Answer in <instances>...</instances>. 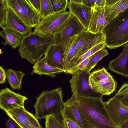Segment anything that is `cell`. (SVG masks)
Returning a JSON list of instances; mask_svg holds the SVG:
<instances>
[{
	"mask_svg": "<svg viewBox=\"0 0 128 128\" xmlns=\"http://www.w3.org/2000/svg\"><path fill=\"white\" fill-rule=\"evenodd\" d=\"M27 114L32 128H41L38 119L33 114L28 112Z\"/></svg>",
	"mask_w": 128,
	"mask_h": 128,
	"instance_id": "d6a6232c",
	"label": "cell"
},
{
	"mask_svg": "<svg viewBox=\"0 0 128 128\" xmlns=\"http://www.w3.org/2000/svg\"><path fill=\"white\" fill-rule=\"evenodd\" d=\"M128 8V0H106V12L109 23Z\"/></svg>",
	"mask_w": 128,
	"mask_h": 128,
	"instance_id": "2e32d148",
	"label": "cell"
},
{
	"mask_svg": "<svg viewBox=\"0 0 128 128\" xmlns=\"http://www.w3.org/2000/svg\"><path fill=\"white\" fill-rule=\"evenodd\" d=\"M45 125L46 128H60L55 116L51 115L46 118Z\"/></svg>",
	"mask_w": 128,
	"mask_h": 128,
	"instance_id": "1f68e13d",
	"label": "cell"
},
{
	"mask_svg": "<svg viewBox=\"0 0 128 128\" xmlns=\"http://www.w3.org/2000/svg\"><path fill=\"white\" fill-rule=\"evenodd\" d=\"M106 47L104 42L101 43L94 47L82 56L74 58L69 64L66 72L68 73L74 68L79 64L86 59L90 58L94 54Z\"/></svg>",
	"mask_w": 128,
	"mask_h": 128,
	"instance_id": "cb8c5ba5",
	"label": "cell"
},
{
	"mask_svg": "<svg viewBox=\"0 0 128 128\" xmlns=\"http://www.w3.org/2000/svg\"><path fill=\"white\" fill-rule=\"evenodd\" d=\"M6 75L8 82L12 89H21L22 79L25 75L24 72L21 71L8 69L6 72Z\"/></svg>",
	"mask_w": 128,
	"mask_h": 128,
	"instance_id": "d4e9b609",
	"label": "cell"
},
{
	"mask_svg": "<svg viewBox=\"0 0 128 128\" xmlns=\"http://www.w3.org/2000/svg\"><path fill=\"white\" fill-rule=\"evenodd\" d=\"M6 26L15 30L24 36L32 32V28L25 24L8 7L6 12Z\"/></svg>",
	"mask_w": 128,
	"mask_h": 128,
	"instance_id": "e0dca14e",
	"label": "cell"
},
{
	"mask_svg": "<svg viewBox=\"0 0 128 128\" xmlns=\"http://www.w3.org/2000/svg\"><path fill=\"white\" fill-rule=\"evenodd\" d=\"M90 73L85 68L78 71L72 75L70 82L73 92L72 96L74 98H97L102 96L94 91L90 86L89 78Z\"/></svg>",
	"mask_w": 128,
	"mask_h": 128,
	"instance_id": "52a82bcc",
	"label": "cell"
},
{
	"mask_svg": "<svg viewBox=\"0 0 128 128\" xmlns=\"http://www.w3.org/2000/svg\"><path fill=\"white\" fill-rule=\"evenodd\" d=\"M6 125L7 128H22L10 118L6 122Z\"/></svg>",
	"mask_w": 128,
	"mask_h": 128,
	"instance_id": "74e56055",
	"label": "cell"
},
{
	"mask_svg": "<svg viewBox=\"0 0 128 128\" xmlns=\"http://www.w3.org/2000/svg\"><path fill=\"white\" fill-rule=\"evenodd\" d=\"M91 16L88 30L96 34L102 32L109 23L106 12V6L91 8Z\"/></svg>",
	"mask_w": 128,
	"mask_h": 128,
	"instance_id": "7c38bea8",
	"label": "cell"
},
{
	"mask_svg": "<svg viewBox=\"0 0 128 128\" xmlns=\"http://www.w3.org/2000/svg\"><path fill=\"white\" fill-rule=\"evenodd\" d=\"M122 52L116 58L111 61L108 68L111 70L128 78V44L123 46Z\"/></svg>",
	"mask_w": 128,
	"mask_h": 128,
	"instance_id": "9a60e30c",
	"label": "cell"
},
{
	"mask_svg": "<svg viewBox=\"0 0 128 128\" xmlns=\"http://www.w3.org/2000/svg\"><path fill=\"white\" fill-rule=\"evenodd\" d=\"M44 58L47 64L60 70L64 72V53L61 45L54 44L52 45Z\"/></svg>",
	"mask_w": 128,
	"mask_h": 128,
	"instance_id": "5bb4252c",
	"label": "cell"
},
{
	"mask_svg": "<svg viewBox=\"0 0 128 128\" xmlns=\"http://www.w3.org/2000/svg\"><path fill=\"white\" fill-rule=\"evenodd\" d=\"M8 7L26 25L32 28L18 0H6Z\"/></svg>",
	"mask_w": 128,
	"mask_h": 128,
	"instance_id": "484cf974",
	"label": "cell"
},
{
	"mask_svg": "<svg viewBox=\"0 0 128 128\" xmlns=\"http://www.w3.org/2000/svg\"><path fill=\"white\" fill-rule=\"evenodd\" d=\"M86 30L77 18L72 14L67 22L58 33L55 34L54 44L61 45L71 38L78 35Z\"/></svg>",
	"mask_w": 128,
	"mask_h": 128,
	"instance_id": "9c48e42d",
	"label": "cell"
},
{
	"mask_svg": "<svg viewBox=\"0 0 128 128\" xmlns=\"http://www.w3.org/2000/svg\"><path fill=\"white\" fill-rule=\"evenodd\" d=\"M0 26L2 29L6 27V16L8 8L6 0H0Z\"/></svg>",
	"mask_w": 128,
	"mask_h": 128,
	"instance_id": "4dcf8cb0",
	"label": "cell"
},
{
	"mask_svg": "<svg viewBox=\"0 0 128 128\" xmlns=\"http://www.w3.org/2000/svg\"><path fill=\"white\" fill-rule=\"evenodd\" d=\"M103 96L76 98L75 102L78 110L91 120L97 128H117L102 101Z\"/></svg>",
	"mask_w": 128,
	"mask_h": 128,
	"instance_id": "6da1fadb",
	"label": "cell"
},
{
	"mask_svg": "<svg viewBox=\"0 0 128 128\" xmlns=\"http://www.w3.org/2000/svg\"><path fill=\"white\" fill-rule=\"evenodd\" d=\"M32 75L35 74L40 76L44 75L55 77L56 74L64 72L62 70L53 68L47 64L44 58H41L34 64L33 68Z\"/></svg>",
	"mask_w": 128,
	"mask_h": 128,
	"instance_id": "44dd1931",
	"label": "cell"
},
{
	"mask_svg": "<svg viewBox=\"0 0 128 128\" xmlns=\"http://www.w3.org/2000/svg\"><path fill=\"white\" fill-rule=\"evenodd\" d=\"M52 6L55 13L66 10L69 2L67 0H51Z\"/></svg>",
	"mask_w": 128,
	"mask_h": 128,
	"instance_id": "f546056e",
	"label": "cell"
},
{
	"mask_svg": "<svg viewBox=\"0 0 128 128\" xmlns=\"http://www.w3.org/2000/svg\"><path fill=\"white\" fill-rule=\"evenodd\" d=\"M106 47L111 50L128 43V8L110 22L102 32Z\"/></svg>",
	"mask_w": 128,
	"mask_h": 128,
	"instance_id": "3957f363",
	"label": "cell"
},
{
	"mask_svg": "<svg viewBox=\"0 0 128 128\" xmlns=\"http://www.w3.org/2000/svg\"><path fill=\"white\" fill-rule=\"evenodd\" d=\"M72 15L66 10L55 13L41 20L33 32L41 36L55 35L61 30Z\"/></svg>",
	"mask_w": 128,
	"mask_h": 128,
	"instance_id": "5b68a950",
	"label": "cell"
},
{
	"mask_svg": "<svg viewBox=\"0 0 128 128\" xmlns=\"http://www.w3.org/2000/svg\"><path fill=\"white\" fill-rule=\"evenodd\" d=\"M89 82L94 91L103 96H109L115 91L118 84L113 77L104 68L90 73Z\"/></svg>",
	"mask_w": 128,
	"mask_h": 128,
	"instance_id": "8992f818",
	"label": "cell"
},
{
	"mask_svg": "<svg viewBox=\"0 0 128 128\" xmlns=\"http://www.w3.org/2000/svg\"><path fill=\"white\" fill-rule=\"evenodd\" d=\"M0 32V36L5 41L4 45H9L13 48L19 47L24 36L14 29L6 27Z\"/></svg>",
	"mask_w": 128,
	"mask_h": 128,
	"instance_id": "ac0fdd59",
	"label": "cell"
},
{
	"mask_svg": "<svg viewBox=\"0 0 128 128\" xmlns=\"http://www.w3.org/2000/svg\"><path fill=\"white\" fill-rule=\"evenodd\" d=\"M32 28L36 27L41 20L40 14L27 0H18Z\"/></svg>",
	"mask_w": 128,
	"mask_h": 128,
	"instance_id": "603a6c76",
	"label": "cell"
},
{
	"mask_svg": "<svg viewBox=\"0 0 128 128\" xmlns=\"http://www.w3.org/2000/svg\"><path fill=\"white\" fill-rule=\"evenodd\" d=\"M4 54V52H3V51L1 49H0V55H1V54Z\"/></svg>",
	"mask_w": 128,
	"mask_h": 128,
	"instance_id": "60d3db41",
	"label": "cell"
},
{
	"mask_svg": "<svg viewBox=\"0 0 128 128\" xmlns=\"http://www.w3.org/2000/svg\"><path fill=\"white\" fill-rule=\"evenodd\" d=\"M41 4L40 15L41 20L55 13L51 0H41Z\"/></svg>",
	"mask_w": 128,
	"mask_h": 128,
	"instance_id": "83f0119b",
	"label": "cell"
},
{
	"mask_svg": "<svg viewBox=\"0 0 128 128\" xmlns=\"http://www.w3.org/2000/svg\"><path fill=\"white\" fill-rule=\"evenodd\" d=\"M54 35L41 36L33 32L24 36L19 47V55L32 64L45 55L50 47L54 44Z\"/></svg>",
	"mask_w": 128,
	"mask_h": 128,
	"instance_id": "7a4b0ae2",
	"label": "cell"
},
{
	"mask_svg": "<svg viewBox=\"0 0 128 128\" xmlns=\"http://www.w3.org/2000/svg\"><path fill=\"white\" fill-rule=\"evenodd\" d=\"M108 54V50L105 48L96 52L90 57L88 64L86 69L88 72L91 70L97 65L98 62L104 57Z\"/></svg>",
	"mask_w": 128,
	"mask_h": 128,
	"instance_id": "4316f807",
	"label": "cell"
},
{
	"mask_svg": "<svg viewBox=\"0 0 128 128\" xmlns=\"http://www.w3.org/2000/svg\"><path fill=\"white\" fill-rule=\"evenodd\" d=\"M64 121L69 128H80L76 123L70 118H64Z\"/></svg>",
	"mask_w": 128,
	"mask_h": 128,
	"instance_id": "f35d334b",
	"label": "cell"
},
{
	"mask_svg": "<svg viewBox=\"0 0 128 128\" xmlns=\"http://www.w3.org/2000/svg\"><path fill=\"white\" fill-rule=\"evenodd\" d=\"M41 128H42V126L41 127Z\"/></svg>",
	"mask_w": 128,
	"mask_h": 128,
	"instance_id": "b9f144b4",
	"label": "cell"
},
{
	"mask_svg": "<svg viewBox=\"0 0 128 128\" xmlns=\"http://www.w3.org/2000/svg\"><path fill=\"white\" fill-rule=\"evenodd\" d=\"M62 88L50 91H43L36 98L34 107V116L38 119H46L51 115L56 116L61 113L64 103Z\"/></svg>",
	"mask_w": 128,
	"mask_h": 128,
	"instance_id": "277c9868",
	"label": "cell"
},
{
	"mask_svg": "<svg viewBox=\"0 0 128 128\" xmlns=\"http://www.w3.org/2000/svg\"><path fill=\"white\" fill-rule=\"evenodd\" d=\"M7 78L6 70L3 67L0 66V83L2 84L6 82V80Z\"/></svg>",
	"mask_w": 128,
	"mask_h": 128,
	"instance_id": "8d00e7d4",
	"label": "cell"
},
{
	"mask_svg": "<svg viewBox=\"0 0 128 128\" xmlns=\"http://www.w3.org/2000/svg\"><path fill=\"white\" fill-rule=\"evenodd\" d=\"M24 107L16 108L6 113L22 128H32Z\"/></svg>",
	"mask_w": 128,
	"mask_h": 128,
	"instance_id": "ffe728a7",
	"label": "cell"
},
{
	"mask_svg": "<svg viewBox=\"0 0 128 128\" xmlns=\"http://www.w3.org/2000/svg\"><path fill=\"white\" fill-rule=\"evenodd\" d=\"M35 10L40 14L41 8V0H28Z\"/></svg>",
	"mask_w": 128,
	"mask_h": 128,
	"instance_id": "e575fe53",
	"label": "cell"
},
{
	"mask_svg": "<svg viewBox=\"0 0 128 128\" xmlns=\"http://www.w3.org/2000/svg\"><path fill=\"white\" fill-rule=\"evenodd\" d=\"M105 40V36L102 32L96 34L90 32L76 58L82 56L98 44L104 42Z\"/></svg>",
	"mask_w": 128,
	"mask_h": 128,
	"instance_id": "7402d4cb",
	"label": "cell"
},
{
	"mask_svg": "<svg viewBox=\"0 0 128 128\" xmlns=\"http://www.w3.org/2000/svg\"><path fill=\"white\" fill-rule=\"evenodd\" d=\"M54 116L58 121L60 128H69L64 121L62 112L58 115Z\"/></svg>",
	"mask_w": 128,
	"mask_h": 128,
	"instance_id": "836d02e7",
	"label": "cell"
},
{
	"mask_svg": "<svg viewBox=\"0 0 128 128\" xmlns=\"http://www.w3.org/2000/svg\"><path fill=\"white\" fill-rule=\"evenodd\" d=\"M64 118H70L80 128H97L92 121L78 108L72 96L64 103L62 112Z\"/></svg>",
	"mask_w": 128,
	"mask_h": 128,
	"instance_id": "ba28073f",
	"label": "cell"
},
{
	"mask_svg": "<svg viewBox=\"0 0 128 128\" xmlns=\"http://www.w3.org/2000/svg\"><path fill=\"white\" fill-rule=\"evenodd\" d=\"M78 35L69 38L61 44L64 50V73L66 72L69 64L74 58Z\"/></svg>",
	"mask_w": 128,
	"mask_h": 128,
	"instance_id": "d6986e66",
	"label": "cell"
},
{
	"mask_svg": "<svg viewBox=\"0 0 128 128\" xmlns=\"http://www.w3.org/2000/svg\"><path fill=\"white\" fill-rule=\"evenodd\" d=\"M113 97L128 108V83L123 84Z\"/></svg>",
	"mask_w": 128,
	"mask_h": 128,
	"instance_id": "f1b7e54d",
	"label": "cell"
},
{
	"mask_svg": "<svg viewBox=\"0 0 128 128\" xmlns=\"http://www.w3.org/2000/svg\"><path fill=\"white\" fill-rule=\"evenodd\" d=\"M112 120L116 126L128 121V108L114 98L104 102Z\"/></svg>",
	"mask_w": 128,
	"mask_h": 128,
	"instance_id": "8fae6325",
	"label": "cell"
},
{
	"mask_svg": "<svg viewBox=\"0 0 128 128\" xmlns=\"http://www.w3.org/2000/svg\"><path fill=\"white\" fill-rule=\"evenodd\" d=\"M117 128H128V121L118 126Z\"/></svg>",
	"mask_w": 128,
	"mask_h": 128,
	"instance_id": "ab89813d",
	"label": "cell"
},
{
	"mask_svg": "<svg viewBox=\"0 0 128 128\" xmlns=\"http://www.w3.org/2000/svg\"><path fill=\"white\" fill-rule=\"evenodd\" d=\"M68 8L71 14L88 30L91 16V8L73 0L70 1Z\"/></svg>",
	"mask_w": 128,
	"mask_h": 128,
	"instance_id": "4fadbf2b",
	"label": "cell"
},
{
	"mask_svg": "<svg viewBox=\"0 0 128 128\" xmlns=\"http://www.w3.org/2000/svg\"><path fill=\"white\" fill-rule=\"evenodd\" d=\"M76 2L81 3L91 8L95 6L97 0H73Z\"/></svg>",
	"mask_w": 128,
	"mask_h": 128,
	"instance_id": "d590c367",
	"label": "cell"
},
{
	"mask_svg": "<svg viewBox=\"0 0 128 128\" xmlns=\"http://www.w3.org/2000/svg\"><path fill=\"white\" fill-rule=\"evenodd\" d=\"M28 99L26 96L6 88L0 91V108L6 112L16 108L24 107V102Z\"/></svg>",
	"mask_w": 128,
	"mask_h": 128,
	"instance_id": "30bf717a",
	"label": "cell"
}]
</instances>
